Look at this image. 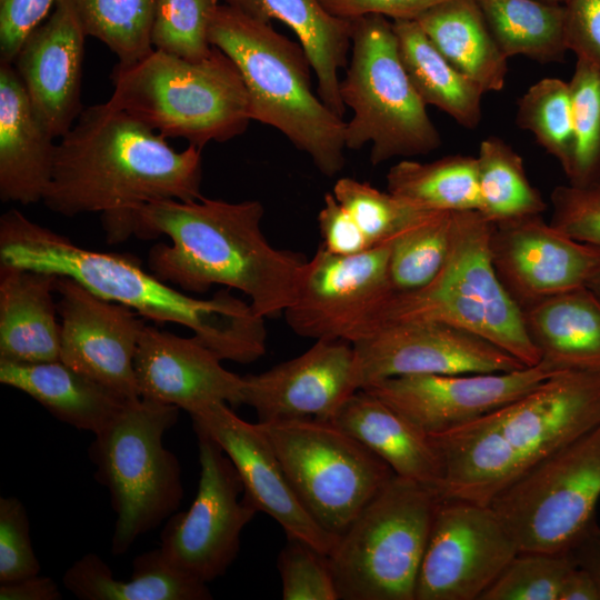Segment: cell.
<instances>
[{
	"label": "cell",
	"instance_id": "1",
	"mask_svg": "<svg viewBox=\"0 0 600 600\" xmlns=\"http://www.w3.org/2000/svg\"><path fill=\"white\" fill-rule=\"evenodd\" d=\"M201 149L164 137L108 101L82 110L57 144L42 201L64 217L99 212L109 243L128 240L134 212L159 200L202 197Z\"/></svg>",
	"mask_w": 600,
	"mask_h": 600
},
{
	"label": "cell",
	"instance_id": "2",
	"mask_svg": "<svg viewBox=\"0 0 600 600\" xmlns=\"http://www.w3.org/2000/svg\"><path fill=\"white\" fill-rule=\"evenodd\" d=\"M263 214L258 200H159L134 212L132 233L170 239L148 252L149 270L160 280L187 293L214 284L239 290L266 319L293 303L308 259L272 247L261 230Z\"/></svg>",
	"mask_w": 600,
	"mask_h": 600
},
{
	"label": "cell",
	"instance_id": "3",
	"mask_svg": "<svg viewBox=\"0 0 600 600\" xmlns=\"http://www.w3.org/2000/svg\"><path fill=\"white\" fill-rule=\"evenodd\" d=\"M0 263L69 277L144 319L181 324L221 360L251 363L267 350L264 318L229 290L210 299L191 297L146 271L134 257L77 246L17 209L0 218Z\"/></svg>",
	"mask_w": 600,
	"mask_h": 600
},
{
	"label": "cell",
	"instance_id": "4",
	"mask_svg": "<svg viewBox=\"0 0 600 600\" xmlns=\"http://www.w3.org/2000/svg\"><path fill=\"white\" fill-rule=\"evenodd\" d=\"M600 424V371L562 370L511 402L430 436L441 499L490 504L544 458Z\"/></svg>",
	"mask_w": 600,
	"mask_h": 600
},
{
	"label": "cell",
	"instance_id": "5",
	"mask_svg": "<svg viewBox=\"0 0 600 600\" xmlns=\"http://www.w3.org/2000/svg\"><path fill=\"white\" fill-rule=\"evenodd\" d=\"M209 42L239 70L252 120L280 131L323 176L343 169L346 121L314 94L301 44L226 3L214 11Z\"/></svg>",
	"mask_w": 600,
	"mask_h": 600
},
{
	"label": "cell",
	"instance_id": "6",
	"mask_svg": "<svg viewBox=\"0 0 600 600\" xmlns=\"http://www.w3.org/2000/svg\"><path fill=\"white\" fill-rule=\"evenodd\" d=\"M492 232L493 221L479 210L453 211L449 250L440 271L421 288L393 290L360 340L389 324L439 322L488 340L527 367L538 364L541 356L527 331L522 310L493 266Z\"/></svg>",
	"mask_w": 600,
	"mask_h": 600
},
{
	"label": "cell",
	"instance_id": "7",
	"mask_svg": "<svg viewBox=\"0 0 600 600\" xmlns=\"http://www.w3.org/2000/svg\"><path fill=\"white\" fill-rule=\"evenodd\" d=\"M111 80L110 104L166 139L200 149L242 134L252 120L240 72L216 47L198 62L153 49L133 64H117Z\"/></svg>",
	"mask_w": 600,
	"mask_h": 600
},
{
	"label": "cell",
	"instance_id": "8",
	"mask_svg": "<svg viewBox=\"0 0 600 600\" xmlns=\"http://www.w3.org/2000/svg\"><path fill=\"white\" fill-rule=\"evenodd\" d=\"M179 410L143 398L131 399L94 434L89 456L97 467L96 479L108 489L117 514L113 554L126 553L137 538L170 518L181 503V467L162 442Z\"/></svg>",
	"mask_w": 600,
	"mask_h": 600
},
{
	"label": "cell",
	"instance_id": "9",
	"mask_svg": "<svg viewBox=\"0 0 600 600\" xmlns=\"http://www.w3.org/2000/svg\"><path fill=\"white\" fill-rule=\"evenodd\" d=\"M340 96L353 112L346 122L347 149L371 143L370 162L428 154L441 144L427 106L400 57L392 21L380 14L352 20L351 58Z\"/></svg>",
	"mask_w": 600,
	"mask_h": 600
},
{
	"label": "cell",
	"instance_id": "10",
	"mask_svg": "<svg viewBox=\"0 0 600 600\" xmlns=\"http://www.w3.org/2000/svg\"><path fill=\"white\" fill-rule=\"evenodd\" d=\"M439 491L393 476L328 554L339 599L414 600Z\"/></svg>",
	"mask_w": 600,
	"mask_h": 600
},
{
	"label": "cell",
	"instance_id": "11",
	"mask_svg": "<svg viewBox=\"0 0 600 600\" xmlns=\"http://www.w3.org/2000/svg\"><path fill=\"white\" fill-rule=\"evenodd\" d=\"M258 423L304 509L336 536L394 476L383 460L332 421L302 418Z\"/></svg>",
	"mask_w": 600,
	"mask_h": 600
},
{
	"label": "cell",
	"instance_id": "12",
	"mask_svg": "<svg viewBox=\"0 0 600 600\" xmlns=\"http://www.w3.org/2000/svg\"><path fill=\"white\" fill-rule=\"evenodd\" d=\"M600 424L551 453L490 503L520 551L561 552L593 521Z\"/></svg>",
	"mask_w": 600,
	"mask_h": 600
},
{
	"label": "cell",
	"instance_id": "13",
	"mask_svg": "<svg viewBox=\"0 0 600 600\" xmlns=\"http://www.w3.org/2000/svg\"><path fill=\"white\" fill-rule=\"evenodd\" d=\"M194 431L198 491L187 511L169 518L159 548L172 566L208 583L236 560L241 532L259 511L244 496L241 479L221 447L206 432Z\"/></svg>",
	"mask_w": 600,
	"mask_h": 600
},
{
	"label": "cell",
	"instance_id": "14",
	"mask_svg": "<svg viewBox=\"0 0 600 600\" xmlns=\"http://www.w3.org/2000/svg\"><path fill=\"white\" fill-rule=\"evenodd\" d=\"M518 552L490 504L440 498L414 600H480Z\"/></svg>",
	"mask_w": 600,
	"mask_h": 600
},
{
	"label": "cell",
	"instance_id": "15",
	"mask_svg": "<svg viewBox=\"0 0 600 600\" xmlns=\"http://www.w3.org/2000/svg\"><path fill=\"white\" fill-rule=\"evenodd\" d=\"M391 241L357 254L339 256L319 246L308 260L293 303L284 311L300 337L354 343L393 291L389 278Z\"/></svg>",
	"mask_w": 600,
	"mask_h": 600
},
{
	"label": "cell",
	"instance_id": "16",
	"mask_svg": "<svg viewBox=\"0 0 600 600\" xmlns=\"http://www.w3.org/2000/svg\"><path fill=\"white\" fill-rule=\"evenodd\" d=\"M352 344L359 389L401 376L507 372L527 367L488 340L439 322L384 326Z\"/></svg>",
	"mask_w": 600,
	"mask_h": 600
},
{
	"label": "cell",
	"instance_id": "17",
	"mask_svg": "<svg viewBox=\"0 0 600 600\" xmlns=\"http://www.w3.org/2000/svg\"><path fill=\"white\" fill-rule=\"evenodd\" d=\"M559 371L541 360L507 372L393 377L363 389L433 436L511 402Z\"/></svg>",
	"mask_w": 600,
	"mask_h": 600
},
{
	"label": "cell",
	"instance_id": "18",
	"mask_svg": "<svg viewBox=\"0 0 600 600\" xmlns=\"http://www.w3.org/2000/svg\"><path fill=\"white\" fill-rule=\"evenodd\" d=\"M60 360L127 399L140 398L134 357L144 318L58 276Z\"/></svg>",
	"mask_w": 600,
	"mask_h": 600
},
{
	"label": "cell",
	"instance_id": "19",
	"mask_svg": "<svg viewBox=\"0 0 600 600\" xmlns=\"http://www.w3.org/2000/svg\"><path fill=\"white\" fill-rule=\"evenodd\" d=\"M226 402L216 401L189 412L193 429L210 436L234 466L244 496L258 511L273 518L287 538L329 554L339 536L323 529L304 509L261 426L244 421Z\"/></svg>",
	"mask_w": 600,
	"mask_h": 600
},
{
	"label": "cell",
	"instance_id": "20",
	"mask_svg": "<svg viewBox=\"0 0 600 600\" xmlns=\"http://www.w3.org/2000/svg\"><path fill=\"white\" fill-rule=\"evenodd\" d=\"M492 261L521 307L587 286L600 268V249L567 236L541 214L493 222Z\"/></svg>",
	"mask_w": 600,
	"mask_h": 600
},
{
	"label": "cell",
	"instance_id": "21",
	"mask_svg": "<svg viewBox=\"0 0 600 600\" xmlns=\"http://www.w3.org/2000/svg\"><path fill=\"white\" fill-rule=\"evenodd\" d=\"M358 390L353 344L320 339L293 359L243 377V404L252 407L262 423L302 418L331 421Z\"/></svg>",
	"mask_w": 600,
	"mask_h": 600
},
{
	"label": "cell",
	"instance_id": "22",
	"mask_svg": "<svg viewBox=\"0 0 600 600\" xmlns=\"http://www.w3.org/2000/svg\"><path fill=\"white\" fill-rule=\"evenodd\" d=\"M221 361L194 336L183 338L146 324L134 357L139 396L188 413L216 401L243 404V377Z\"/></svg>",
	"mask_w": 600,
	"mask_h": 600
},
{
	"label": "cell",
	"instance_id": "23",
	"mask_svg": "<svg viewBox=\"0 0 600 600\" xmlns=\"http://www.w3.org/2000/svg\"><path fill=\"white\" fill-rule=\"evenodd\" d=\"M86 34L68 0L24 40L13 67L36 112L54 138L82 112L81 77Z\"/></svg>",
	"mask_w": 600,
	"mask_h": 600
},
{
	"label": "cell",
	"instance_id": "24",
	"mask_svg": "<svg viewBox=\"0 0 600 600\" xmlns=\"http://www.w3.org/2000/svg\"><path fill=\"white\" fill-rule=\"evenodd\" d=\"M36 112L13 64L0 62V199L42 201L57 144Z\"/></svg>",
	"mask_w": 600,
	"mask_h": 600
},
{
	"label": "cell",
	"instance_id": "25",
	"mask_svg": "<svg viewBox=\"0 0 600 600\" xmlns=\"http://www.w3.org/2000/svg\"><path fill=\"white\" fill-rule=\"evenodd\" d=\"M58 276L0 263V360H60Z\"/></svg>",
	"mask_w": 600,
	"mask_h": 600
},
{
	"label": "cell",
	"instance_id": "26",
	"mask_svg": "<svg viewBox=\"0 0 600 600\" xmlns=\"http://www.w3.org/2000/svg\"><path fill=\"white\" fill-rule=\"evenodd\" d=\"M331 421L383 460L396 476L439 491L442 460L431 437L370 392L356 391Z\"/></svg>",
	"mask_w": 600,
	"mask_h": 600
},
{
	"label": "cell",
	"instance_id": "27",
	"mask_svg": "<svg viewBox=\"0 0 600 600\" xmlns=\"http://www.w3.org/2000/svg\"><path fill=\"white\" fill-rule=\"evenodd\" d=\"M259 21L278 20L297 36L317 77L320 99L343 118L339 71L347 67L352 21L332 16L320 0H224Z\"/></svg>",
	"mask_w": 600,
	"mask_h": 600
},
{
	"label": "cell",
	"instance_id": "28",
	"mask_svg": "<svg viewBox=\"0 0 600 600\" xmlns=\"http://www.w3.org/2000/svg\"><path fill=\"white\" fill-rule=\"evenodd\" d=\"M0 382L27 393L58 420L93 434L111 423L131 400L61 360H0Z\"/></svg>",
	"mask_w": 600,
	"mask_h": 600
},
{
	"label": "cell",
	"instance_id": "29",
	"mask_svg": "<svg viewBox=\"0 0 600 600\" xmlns=\"http://www.w3.org/2000/svg\"><path fill=\"white\" fill-rule=\"evenodd\" d=\"M541 360L559 370L600 371V297L587 286L521 307Z\"/></svg>",
	"mask_w": 600,
	"mask_h": 600
},
{
	"label": "cell",
	"instance_id": "30",
	"mask_svg": "<svg viewBox=\"0 0 600 600\" xmlns=\"http://www.w3.org/2000/svg\"><path fill=\"white\" fill-rule=\"evenodd\" d=\"M63 586L81 600H208L207 583L172 566L160 548L133 560L130 580H118L98 554L87 553L63 574Z\"/></svg>",
	"mask_w": 600,
	"mask_h": 600
},
{
	"label": "cell",
	"instance_id": "31",
	"mask_svg": "<svg viewBox=\"0 0 600 600\" xmlns=\"http://www.w3.org/2000/svg\"><path fill=\"white\" fill-rule=\"evenodd\" d=\"M436 48L484 92L503 89L508 58L477 0H446L414 19Z\"/></svg>",
	"mask_w": 600,
	"mask_h": 600
},
{
	"label": "cell",
	"instance_id": "32",
	"mask_svg": "<svg viewBox=\"0 0 600 600\" xmlns=\"http://www.w3.org/2000/svg\"><path fill=\"white\" fill-rule=\"evenodd\" d=\"M403 67L426 106L474 129L482 118L484 90L436 48L416 20H392Z\"/></svg>",
	"mask_w": 600,
	"mask_h": 600
},
{
	"label": "cell",
	"instance_id": "33",
	"mask_svg": "<svg viewBox=\"0 0 600 600\" xmlns=\"http://www.w3.org/2000/svg\"><path fill=\"white\" fill-rule=\"evenodd\" d=\"M502 53L541 63L562 61L564 7L544 0H477Z\"/></svg>",
	"mask_w": 600,
	"mask_h": 600
},
{
	"label": "cell",
	"instance_id": "34",
	"mask_svg": "<svg viewBox=\"0 0 600 600\" xmlns=\"http://www.w3.org/2000/svg\"><path fill=\"white\" fill-rule=\"evenodd\" d=\"M387 190L433 211L479 210L477 158L450 154L430 162L403 159L387 173Z\"/></svg>",
	"mask_w": 600,
	"mask_h": 600
},
{
	"label": "cell",
	"instance_id": "35",
	"mask_svg": "<svg viewBox=\"0 0 600 600\" xmlns=\"http://www.w3.org/2000/svg\"><path fill=\"white\" fill-rule=\"evenodd\" d=\"M477 173L480 212L493 222L541 214L547 203L530 183L521 156L499 137L480 142Z\"/></svg>",
	"mask_w": 600,
	"mask_h": 600
},
{
	"label": "cell",
	"instance_id": "36",
	"mask_svg": "<svg viewBox=\"0 0 600 600\" xmlns=\"http://www.w3.org/2000/svg\"><path fill=\"white\" fill-rule=\"evenodd\" d=\"M87 37L104 43L130 66L152 50L151 27L157 0H68Z\"/></svg>",
	"mask_w": 600,
	"mask_h": 600
},
{
	"label": "cell",
	"instance_id": "37",
	"mask_svg": "<svg viewBox=\"0 0 600 600\" xmlns=\"http://www.w3.org/2000/svg\"><path fill=\"white\" fill-rule=\"evenodd\" d=\"M453 211H433L391 240L389 278L394 291L429 283L448 254Z\"/></svg>",
	"mask_w": 600,
	"mask_h": 600
},
{
	"label": "cell",
	"instance_id": "38",
	"mask_svg": "<svg viewBox=\"0 0 600 600\" xmlns=\"http://www.w3.org/2000/svg\"><path fill=\"white\" fill-rule=\"evenodd\" d=\"M516 121L536 137L568 176L574 142L569 82L544 78L532 84L518 101Z\"/></svg>",
	"mask_w": 600,
	"mask_h": 600
},
{
	"label": "cell",
	"instance_id": "39",
	"mask_svg": "<svg viewBox=\"0 0 600 600\" xmlns=\"http://www.w3.org/2000/svg\"><path fill=\"white\" fill-rule=\"evenodd\" d=\"M334 198L351 214L372 246L386 243L433 210L350 177L339 178Z\"/></svg>",
	"mask_w": 600,
	"mask_h": 600
},
{
	"label": "cell",
	"instance_id": "40",
	"mask_svg": "<svg viewBox=\"0 0 600 600\" xmlns=\"http://www.w3.org/2000/svg\"><path fill=\"white\" fill-rule=\"evenodd\" d=\"M218 0H157L151 27L154 50L198 62L212 51L209 27Z\"/></svg>",
	"mask_w": 600,
	"mask_h": 600
},
{
	"label": "cell",
	"instance_id": "41",
	"mask_svg": "<svg viewBox=\"0 0 600 600\" xmlns=\"http://www.w3.org/2000/svg\"><path fill=\"white\" fill-rule=\"evenodd\" d=\"M573 113V153L569 183L600 178V69L577 59L569 82Z\"/></svg>",
	"mask_w": 600,
	"mask_h": 600
},
{
	"label": "cell",
	"instance_id": "42",
	"mask_svg": "<svg viewBox=\"0 0 600 600\" xmlns=\"http://www.w3.org/2000/svg\"><path fill=\"white\" fill-rule=\"evenodd\" d=\"M573 567L567 551H520L480 600H559Z\"/></svg>",
	"mask_w": 600,
	"mask_h": 600
},
{
	"label": "cell",
	"instance_id": "43",
	"mask_svg": "<svg viewBox=\"0 0 600 600\" xmlns=\"http://www.w3.org/2000/svg\"><path fill=\"white\" fill-rule=\"evenodd\" d=\"M284 600H339L328 554L294 538L278 559Z\"/></svg>",
	"mask_w": 600,
	"mask_h": 600
},
{
	"label": "cell",
	"instance_id": "44",
	"mask_svg": "<svg viewBox=\"0 0 600 600\" xmlns=\"http://www.w3.org/2000/svg\"><path fill=\"white\" fill-rule=\"evenodd\" d=\"M551 204L554 228L600 249V178L581 186H557Z\"/></svg>",
	"mask_w": 600,
	"mask_h": 600
},
{
	"label": "cell",
	"instance_id": "45",
	"mask_svg": "<svg viewBox=\"0 0 600 600\" xmlns=\"http://www.w3.org/2000/svg\"><path fill=\"white\" fill-rule=\"evenodd\" d=\"M27 510L17 497L0 498V583L39 574Z\"/></svg>",
	"mask_w": 600,
	"mask_h": 600
},
{
	"label": "cell",
	"instance_id": "46",
	"mask_svg": "<svg viewBox=\"0 0 600 600\" xmlns=\"http://www.w3.org/2000/svg\"><path fill=\"white\" fill-rule=\"evenodd\" d=\"M62 0H0V62L13 63L27 37Z\"/></svg>",
	"mask_w": 600,
	"mask_h": 600
},
{
	"label": "cell",
	"instance_id": "47",
	"mask_svg": "<svg viewBox=\"0 0 600 600\" xmlns=\"http://www.w3.org/2000/svg\"><path fill=\"white\" fill-rule=\"evenodd\" d=\"M563 3L567 50L600 69V0H564Z\"/></svg>",
	"mask_w": 600,
	"mask_h": 600
},
{
	"label": "cell",
	"instance_id": "48",
	"mask_svg": "<svg viewBox=\"0 0 600 600\" xmlns=\"http://www.w3.org/2000/svg\"><path fill=\"white\" fill-rule=\"evenodd\" d=\"M322 246L339 256L357 254L372 246L351 214L339 203L332 192H327L318 213Z\"/></svg>",
	"mask_w": 600,
	"mask_h": 600
},
{
	"label": "cell",
	"instance_id": "49",
	"mask_svg": "<svg viewBox=\"0 0 600 600\" xmlns=\"http://www.w3.org/2000/svg\"><path fill=\"white\" fill-rule=\"evenodd\" d=\"M334 17L354 20L380 14L392 20H414L426 10L446 0H320Z\"/></svg>",
	"mask_w": 600,
	"mask_h": 600
},
{
	"label": "cell",
	"instance_id": "50",
	"mask_svg": "<svg viewBox=\"0 0 600 600\" xmlns=\"http://www.w3.org/2000/svg\"><path fill=\"white\" fill-rule=\"evenodd\" d=\"M576 567L594 582L600 598V527L593 520L566 550Z\"/></svg>",
	"mask_w": 600,
	"mask_h": 600
},
{
	"label": "cell",
	"instance_id": "51",
	"mask_svg": "<svg viewBox=\"0 0 600 600\" xmlns=\"http://www.w3.org/2000/svg\"><path fill=\"white\" fill-rule=\"evenodd\" d=\"M62 593L50 577L31 576L0 584L1 600H60Z\"/></svg>",
	"mask_w": 600,
	"mask_h": 600
},
{
	"label": "cell",
	"instance_id": "52",
	"mask_svg": "<svg viewBox=\"0 0 600 600\" xmlns=\"http://www.w3.org/2000/svg\"><path fill=\"white\" fill-rule=\"evenodd\" d=\"M559 600H600V598L589 574L574 566L564 577Z\"/></svg>",
	"mask_w": 600,
	"mask_h": 600
},
{
	"label": "cell",
	"instance_id": "53",
	"mask_svg": "<svg viewBox=\"0 0 600 600\" xmlns=\"http://www.w3.org/2000/svg\"><path fill=\"white\" fill-rule=\"evenodd\" d=\"M588 288L600 297V268L596 271L592 278L589 280Z\"/></svg>",
	"mask_w": 600,
	"mask_h": 600
},
{
	"label": "cell",
	"instance_id": "54",
	"mask_svg": "<svg viewBox=\"0 0 600 600\" xmlns=\"http://www.w3.org/2000/svg\"><path fill=\"white\" fill-rule=\"evenodd\" d=\"M544 1H549V2H558V3L564 2V0H544Z\"/></svg>",
	"mask_w": 600,
	"mask_h": 600
}]
</instances>
